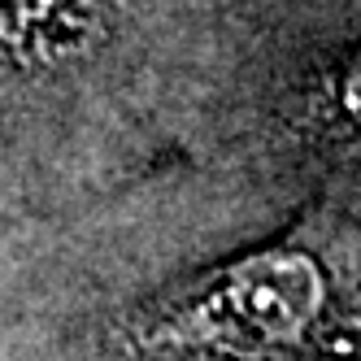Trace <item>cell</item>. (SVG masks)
Instances as JSON below:
<instances>
[{
	"mask_svg": "<svg viewBox=\"0 0 361 361\" xmlns=\"http://www.w3.org/2000/svg\"><path fill=\"white\" fill-rule=\"evenodd\" d=\"M131 361H344L331 283L305 248H262L140 305L118 326Z\"/></svg>",
	"mask_w": 361,
	"mask_h": 361,
	"instance_id": "6da1fadb",
	"label": "cell"
},
{
	"mask_svg": "<svg viewBox=\"0 0 361 361\" xmlns=\"http://www.w3.org/2000/svg\"><path fill=\"white\" fill-rule=\"evenodd\" d=\"M74 0H0V61H44L74 35Z\"/></svg>",
	"mask_w": 361,
	"mask_h": 361,
	"instance_id": "7a4b0ae2",
	"label": "cell"
},
{
	"mask_svg": "<svg viewBox=\"0 0 361 361\" xmlns=\"http://www.w3.org/2000/svg\"><path fill=\"white\" fill-rule=\"evenodd\" d=\"M348 326H353V331L344 335V361H361V314H357Z\"/></svg>",
	"mask_w": 361,
	"mask_h": 361,
	"instance_id": "3957f363",
	"label": "cell"
}]
</instances>
